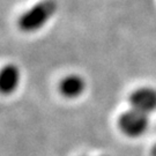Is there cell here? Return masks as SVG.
Returning a JSON list of instances; mask_svg holds the SVG:
<instances>
[{"label":"cell","instance_id":"cell-1","mask_svg":"<svg viewBox=\"0 0 156 156\" xmlns=\"http://www.w3.org/2000/svg\"><path fill=\"white\" fill-rule=\"evenodd\" d=\"M55 0H42L24 12L17 20V27L23 33H35L42 29L57 12Z\"/></svg>","mask_w":156,"mask_h":156},{"label":"cell","instance_id":"cell-2","mask_svg":"<svg viewBox=\"0 0 156 156\" xmlns=\"http://www.w3.org/2000/svg\"><path fill=\"white\" fill-rule=\"evenodd\" d=\"M151 120L148 115L131 109L118 118V127L128 138H140L148 131Z\"/></svg>","mask_w":156,"mask_h":156},{"label":"cell","instance_id":"cell-3","mask_svg":"<svg viewBox=\"0 0 156 156\" xmlns=\"http://www.w3.org/2000/svg\"><path fill=\"white\" fill-rule=\"evenodd\" d=\"M131 109L145 115H151L156 111V89L153 87H140L132 91L129 97Z\"/></svg>","mask_w":156,"mask_h":156},{"label":"cell","instance_id":"cell-4","mask_svg":"<svg viewBox=\"0 0 156 156\" xmlns=\"http://www.w3.org/2000/svg\"><path fill=\"white\" fill-rule=\"evenodd\" d=\"M21 80L20 68L14 64H7L0 69V94L8 96L15 93Z\"/></svg>","mask_w":156,"mask_h":156},{"label":"cell","instance_id":"cell-5","mask_svg":"<svg viewBox=\"0 0 156 156\" xmlns=\"http://www.w3.org/2000/svg\"><path fill=\"white\" fill-rule=\"evenodd\" d=\"M59 91L65 98H78L86 91V80L79 74H68L62 79Z\"/></svg>","mask_w":156,"mask_h":156},{"label":"cell","instance_id":"cell-6","mask_svg":"<svg viewBox=\"0 0 156 156\" xmlns=\"http://www.w3.org/2000/svg\"><path fill=\"white\" fill-rule=\"evenodd\" d=\"M151 156H156V144L154 145V147L151 148Z\"/></svg>","mask_w":156,"mask_h":156}]
</instances>
